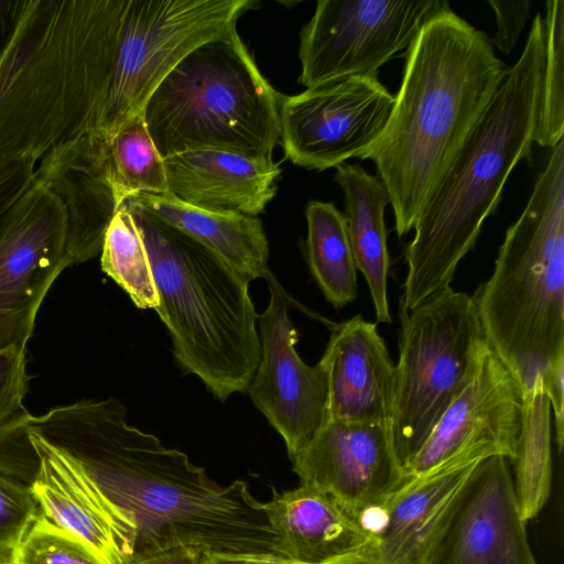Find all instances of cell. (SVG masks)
Instances as JSON below:
<instances>
[{"instance_id": "4fadbf2b", "label": "cell", "mask_w": 564, "mask_h": 564, "mask_svg": "<svg viewBox=\"0 0 564 564\" xmlns=\"http://www.w3.org/2000/svg\"><path fill=\"white\" fill-rule=\"evenodd\" d=\"M292 464L302 486L329 496L367 530L409 478L395 456L391 425L382 423L328 417Z\"/></svg>"}, {"instance_id": "836d02e7", "label": "cell", "mask_w": 564, "mask_h": 564, "mask_svg": "<svg viewBox=\"0 0 564 564\" xmlns=\"http://www.w3.org/2000/svg\"><path fill=\"white\" fill-rule=\"evenodd\" d=\"M212 553L192 546L166 549L130 564H212Z\"/></svg>"}, {"instance_id": "2e32d148", "label": "cell", "mask_w": 564, "mask_h": 564, "mask_svg": "<svg viewBox=\"0 0 564 564\" xmlns=\"http://www.w3.org/2000/svg\"><path fill=\"white\" fill-rule=\"evenodd\" d=\"M39 457L31 484L40 511L83 540L106 564H130L137 524L73 459L29 431Z\"/></svg>"}, {"instance_id": "8992f818", "label": "cell", "mask_w": 564, "mask_h": 564, "mask_svg": "<svg viewBox=\"0 0 564 564\" xmlns=\"http://www.w3.org/2000/svg\"><path fill=\"white\" fill-rule=\"evenodd\" d=\"M148 252L178 366L218 400L247 392L260 361L249 281L207 247L148 212L122 203Z\"/></svg>"}, {"instance_id": "277c9868", "label": "cell", "mask_w": 564, "mask_h": 564, "mask_svg": "<svg viewBox=\"0 0 564 564\" xmlns=\"http://www.w3.org/2000/svg\"><path fill=\"white\" fill-rule=\"evenodd\" d=\"M542 19L540 13L533 18L520 57L414 224L405 251L408 273L400 302L404 310L449 286L482 223L496 213L513 167L531 158L541 110Z\"/></svg>"}, {"instance_id": "3957f363", "label": "cell", "mask_w": 564, "mask_h": 564, "mask_svg": "<svg viewBox=\"0 0 564 564\" xmlns=\"http://www.w3.org/2000/svg\"><path fill=\"white\" fill-rule=\"evenodd\" d=\"M123 0H21L0 56V161L100 130Z\"/></svg>"}, {"instance_id": "83f0119b", "label": "cell", "mask_w": 564, "mask_h": 564, "mask_svg": "<svg viewBox=\"0 0 564 564\" xmlns=\"http://www.w3.org/2000/svg\"><path fill=\"white\" fill-rule=\"evenodd\" d=\"M101 270L121 286L139 308H155L159 296L147 249L129 209L112 217L100 251Z\"/></svg>"}, {"instance_id": "4dcf8cb0", "label": "cell", "mask_w": 564, "mask_h": 564, "mask_svg": "<svg viewBox=\"0 0 564 564\" xmlns=\"http://www.w3.org/2000/svg\"><path fill=\"white\" fill-rule=\"evenodd\" d=\"M26 366L25 349L0 350V429L28 412L23 405L31 380Z\"/></svg>"}, {"instance_id": "cb8c5ba5", "label": "cell", "mask_w": 564, "mask_h": 564, "mask_svg": "<svg viewBox=\"0 0 564 564\" xmlns=\"http://www.w3.org/2000/svg\"><path fill=\"white\" fill-rule=\"evenodd\" d=\"M29 415L0 429V564H10L40 512L31 489L39 457L29 436Z\"/></svg>"}, {"instance_id": "e0dca14e", "label": "cell", "mask_w": 564, "mask_h": 564, "mask_svg": "<svg viewBox=\"0 0 564 564\" xmlns=\"http://www.w3.org/2000/svg\"><path fill=\"white\" fill-rule=\"evenodd\" d=\"M35 178L56 195L66 210L73 263L98 256L106 230L120 207L112 185L107 138L91 132L55 147L39 162Z\"/></svg>"}, {"instance_id": "d4e9b609", "label": "cell", "mask_w": 564, "mask_h": 564, "mask_svg": "<svg viewBox=\"0 0 564 564\" xmlns=\"http://www.w3.org/2000/svg\"><path fill=\"white\" fill-rule=\"evenodd\" d=\"M306 260L310 271L334 307L356 300L357 268L346 219L334 204L312 200L306 205Z\"/></svg>"}, {"instance_id": "5bb4252c", "label": "cell", "mask_w": 564, "mask_h": 564, "mask_svg": "<svg viewBox=\"0 0 564 564\" xmlns=\"http://www.w3.org/2000/svg\"><path fill=\"white\" fill-rule=\"evenodd\" d=\"M517 503L508 459L477 463L421 564H538Z\"/></svg>"}, {"instance_id": "7402d4cb", "label": "cell", "mask_w": 564, "mask_h": 564, "mask_svg": "<svg viewBox=\"0 0 564 564\" xmlns=\"http://www.w3.org/2000/svg\"><path fill=\"white\" fill-rule=\"evenodd\" d=\"M123 203L148 212L197 240L249 282L263 279L270 271L269 242L258 217L194 207L172 195L137 194Z\"/></svg>"}, {"instance_id": "30bf717a", "label": "cell", "mask_w": 564, "mask_h": 564, "mask_svg": "<svg viewBox=\"0 0 564 564\" xmlns=\"http://www.w3.org/2000/svg\"><path fill=\"white\" fill-rule=\"evenodd\" d=\"M393 101L378 76H351L281 98L285 158L316 171L359 159L382 133Z\"/></svg>"}, {"instance_id": "ba28073f", "label": "cell", "mask_w": 564, "mask_h": 564, "mask_svg": "<svg viewBox=\"0 0 564 564\" xmlns=\"http://www.w3.org/2000/svg\"><path fill=\"white\" fill-rule=\"evenodd\" d=\"M401 334L391 422L405 468L445 411L471 381L488 347L473 296L445 288L411 310Z\"/></svg>"}, {"instance_id": "d590c367", "label": "cell", "mask_w": 564, "mask_h": 564, "mask_svg": "<svg viewBox=\"0 0 564 564\" xmlns=\"http://www.w3.org/2000/svg\"><path fill=\"white\" fill-rule=\"evenodd\" d=\"M21 0H0V56L14 29Z\"/></svg>"}, {"instance_id": "d6a6232c", "label": "cell", "mask_w": 564, "mask_h": 564, "mask_svg": "<svg viewBox=\"0 0 564 564\" xmlns=\"http://www.w3.org/2000/svg\"><path fill=\"white\" fill-rule=\"evenodd\" d=\"M496 13L497 31L489 42L492 47L509 54L517 44L519 35L530 13V0L501 1L488 0Z\"/></svg>"}, {"instance_id": "5b68a950", "label": "cell", "mask_w": 564, "mask_h": 564, "mask_svg": "<svg viewBox=\"0 0 564 564\" xmlns=\"http://www.w3.org/2000/svg\"><path fill=\"white\" fill-rule=\"evenodd\" d=\"M486 340L528 393L538 377L564 426V140L552 148L531 196L473 296Z\"/></svg>"}, {"instance_id": "6da1fadb", "label": "cell", "mask_w": 564, "mask_h": 564, "mask_svg": "<svg viewBox=\"0 0 564 564\" xmlns=\"http://www.w3.org/2000/svg\"><path fill=\"white\" fill-rule=\"evenodd\" d=\"M127 413L113 397L84 399L30 414L28 429L77 463L134 518L132 561L176 546L278 554L280 539L264 502L246 482H214L186 454L130 425Z\"/></svg>"}, {"instance_id": "44dd1931", "label": "cell", "mask_w": 564, "mask_h": 564, "mask_svg": "<svg viewBox=\"0 0 564 564\" xmlns=\"http://www.w3.org/2000/svg\"><path fill=\"white\" fill-rule=\"evenodd\" d=\"M264 502L269 522L279 535L278 554L299 564H326L364 554L375 538L335 500L300 486Z\"/></svg>"}, {"instance_id": "1f68e13d", "label": "cell", "mask_w": 564, "mask_h": 564, "mask_svg": "<svg viewBox=\"0 0 564 564\" xmlns=\"http://www.w3.org/2000/svg\"><path fill=\"white\" fill-rule=\"evenodd\" d=\"M35 181V165L22 161H0V237L17 203Z\"/></svg>"}, {"instance_id": "484cf974", "label": "cell", "mask_w": 564, "mask_h": 564, "mask_svg": "<svg viewBox=\"0 0 564 564\" xmlns=\"http://www.w3.org/2000/svg\"><path fill=\"white\" fill-rule=\"evenodd\" d=\"M513 487L521 518L528 522L545 506L552 487L551 404L542 378L524 394L522 429Z\"/></svg>"}, {"instance_id": "4316f807", "label": "cell", "mask_w": 564, "mask_h": 564, "mask_svg": "<svg viewBox=\"0 0 564 564\" xmlns=\"http://www.w3.org/2000/svg\"><path fill=\"white\" fill-rule=\"evenodd\" d=\"M115 195L119 206L137 194L171 195L164 160L142 112L107 138Z\"/></svg>"}, {"instance_id": "8d00e7d4", "label": "cell", "mask_w": 564, "mask_h": 564, "mask_svg": "<svg viewBox=\"0 0 564 564\" xmlns=\"http://www.w3.org/2000/svg\"><path fill=\"white\" fill-rule=\"evenodd\" d=\"M326 564H378L367 553L345 557Z\"/></svg>"}, {"instance_id": "ffe728a7", "label": "cell", "mask_w": 564, "mask_h": 564, "mask_svg": "<svg viewBox=\"0 0 564 564\" xmlns=\"http://www.w3.org/2000/svg\"><path fill=\"white\" fill-rule=\"evenodd\" d=\"M164 160L170 194L191 206L257 217L276 192L281 170L270 158L193 150Z\"/></svg>"}, {"instance_id": "9a60e30c", "label": "cell", "mask_w": 564, "mask_h": 564, "mask_svg": "<svg viewBox=\"0 0 564 564\" xmlns=\"http://www.w3.org/2000/svg\"><path fill=\"white\" fill-rule=\"evenodd\" d=\"M523 403L520 384L488 345L471 381L442 415L405 474L419 476L456 458L499 455L513 460Z\"/></svg>"}, {"instance_id": "52a82bcc", "label": "cell", "mask_w": 564, "mask_h": 564, "mask_svg": "<svg viewBox=\"0 0 564 564\" xmlns=\"http://www.w3.org/2000/svg\"><path fill=\"white\" fill-rule=\"evenodd\" d=\"M280 101L232 29L186 54L142 116L163 159L204 149L270 158L280 141Z\"/></svg>"}, {"instance_id": "603a6c76", "label": "cell", "mask_w": 564, "mask_h": 564, "mask_svg": "<svg viewBox=\"0 0 564 564\" xmlns=\"http://www.w3.org/2000/svg\"><path fill=\"white\" fill-rule=\"evenodd\" d=\"M334 181L341 188L345 219L356 268L367 281L379 323H391L387 281L390 256L387 245L384 209L390 198L377 175L360 164L343 163L335 167Z\"/></svg>"}, {"instance_id": "ac0fdd59", "label": "cell", "mask_w": 564, "mask_h": 564, "mask_svg": "<svg viewBox=\"0 0 564 564\" xmlns=\"http://www.w3.org/2000/svg\"><path fill=\"white\" fill-rule=\"evenodd\" d=\"M328 384V417L392 422L397 370L377 324L356 315L333 324L318 361Z\"/></svg>"}, {"instance_id": "7c38bea8", "label": "cell", "mask_w": 564, "mask_h": 564, "mask_svg": "<svg viewBox=\"0 0 564 564\" xmlns=\"http://www.w3.org/2000/svg\"><path fill=\"white\" fill-rule=\"evenodd\" d=\"M263 279L270 300L258 315L261 355L247 391L292 460L328 419L327 377L319 362L308 366L297 354L290 311L299 303L271 271Z\"/></svg>"}, {"instance_id": "d6986e66", "label": "cell", "mask_w": 564, "mask_h": 564, "mask_svg": "<svg viewBox=\"0 0 564 564\" xmlns=\"http://www.w3.org/2000/svg\"><path fill=\"white\" fill-rule=\"evenodd\" d=\"M480 460L456 458L409 476L370 520L368 530L375 543L368 556L378 564H421L432 538Z\"/></svg>"}, {"instance_id": "7a4b0ae2", "label": "cell", "mask_w": 564, "mask_h": 564, "mask_svg": "<svg viewBox=\"0 0 564 564\" xmlns=\"http://www.w3.org/2000/svg\"><path fill=\"white\" fill-rule=\"evenodd\" d=\"M507 70L489 36L449 7L422 25L387 124L359 158L375 163L399 237L413 229Z\"/></svg>"}, {"instance_id": "f1b7e54d", "label": "cell", "mask_w": 564, "mask_h": 564, "mask_svg": "<svg viewBox=\"0 0 564 564\" xmlns=\"http://www.w3.org/2000/svg\"><path fill=\"white\" fill-rule=\"evenodd\" d=\"M545 6L541 110L534 143L554 148L564 133V1L549 0Z\"/></svg>"}, {"instance_id": "8fae6325", "label": "cell", "mask_w": 564, "mask_h": 564, "mask_svg": "<svg viewBox=\"0 0 564 564\" xmlns=\"http://www.w3.org/2000/svg\"><path fill=\"white\" fill-rule=\"evenodd\" d=\"M73 264L66 210L35 178L0 237V350H26L50 288Z\"/></svg>"}, {"instance_id": "f546056e", "label": "cell", "mask_w": 564, "mask_h": 564, "mask_svg": "<svg viewBox=\"0 0 564 564\" xmlns=\"http://www.w3.org/2000/svg\"><path fill=\"white\" fill-rule=\"evenodd\" d=\"M10 564H106L83 540L41 511L19 542Z\"/></svg>"}, {"instance_id": "e575fe53", "label": "cell", "mask_w": 564, "mask_h": 564, "mask_svg": "<svg viewBox=\"0 0 564 564\" xmlns=\"http://www.w3.org/2000/svg\"><path fill=\"white\" fill-rule=\"evenodd\" d=\"M212 564H299L274 553L213 554Z\"/></svg>"}, {"instance_id": "9c48e42d", "label": "cell", "mask_w": 564, "mask_h": 564, "mask_svg": "<svg viewBox=\"0 0 564 564\" xmlns=\"http://www.w3.org/2000/svg\"><path fill=\"white\" fill-rule=\"evenodd\" d=\"M445 0H318L300 34L297 82L306 88L351 76H378L406 51Z\"/></svg>"}]
</instances>
